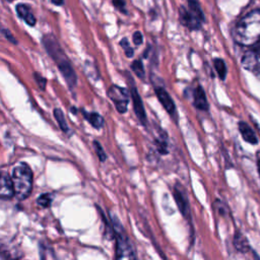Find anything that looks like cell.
I'll list each match as a JSON object with an SVG mask.
<instances>
[{
	"label": "cell",
	"mask_w": 260,
	"mask_h": 260,
	"mask_svg": "<svg viewBox=\"0 0 260 260\" xmlns=\"http://www.w3.org/2000/svg\"><path fill=\"white\" fill-rule=\"evenodd\" d=\"M234 39L245 47L260 42V9L252 10L239 20L234 29Z\"/></svg>",
	"instance_id": "obj_1"
},
{
	"label": "cell",
	"mask_w": 260,
	"mask_h": 260,
	"mask_svg": "<svg viewBox=\"0 0 260 260\" xmlns=\"http://www.w3.org/2000/svg\"><path fill=\"white\" fill-rule=\"evenodd\" d=\"M43 45L48 52V54L52 57V59L56 62L59 70L61 71L63 77L66 79L68 85L73 88L76 85L77 77L75 71L67 58L66 54L60 47L58 41L53 35H45L43 37Z\"/></svg>",
	"instance_id": "obj_2"
},
{
	"label": "cell",
	"mask_w": 260,
	"mask_h": 260,
	"mask_svg": "<svg viewBox=\"0 0 260 260\" xmlns=\"http://www.w3.org/2000/svg\"><path fill=\"white\" fill-rule=\"evenodd\" d=\"M12 184L14 196L19 200L27 198L32 189V172L25 162L18 164L12 172Z\"/></svg>",
	"instance_id": "obj_3"
},
{
	"label": "cell",
	"mask_w": 260,
	"mask_h": 260,
	"mask_svg": "<svg viewBox=\"0 0 260 260\" xmlns=\"http://www.w3.org/2000/svg\"><path fill=\"white\" fill-rule=\"evenodd\" d=\"M113 233L116 239V258L117 259H133L135 258V253L133 246L122 225L119 218L112 215Z\"/></svg>",
	"instance_id": "obj_4"
},
{
	"label": "cell",
	"mask_w": 260,
	"mask_h": 260,
	"mask_svg": "<svg viewBox=\"0 0 260 260\" xmlns=\"http://www.w3.org/2000/svg\"><path fill=\"white\" fill-rule=\"evenodd\" d=\"M108 96L115 104L116 109L119 113L124 114L127 111V105L129 103V92L126 88L112 85L108 89Z\"/></svg>",
	"instance_id": "obj_5"
},
{
	"label": "cell",
	"mask_w": 260,
	"mask_h": 260,
	"mask_svg": "<svg viewBox=\"0 0 260 260\" xmlns=\"http://www.w3.org/2000/svg\"><path fill=\"white\" fill-rule=\"evenodd\" d=\"M173 195H174V199H175L177 206H178L180 212L182 213V215L186 218V220L191 221V212H190L189 201H188V197H187V194H186V191L184 190V188L181 185L177 184L174 187Z\"/></svg>",
	"instance_id": "obj_6"
},
{
	"label": "cell",
	"mask_w": 260,
	"mask_h": 260,
	"mask_svg": "<svg viewBox=\"0 0 260 260\" xmlns=\"http://www.w3.org/2000/svg\"><path fill=\"white\" fill-rule=\"evenodd\" d=\"M242 65L245 69L253 72L260 79V54L256 51H248L242 58Z\"/></svg>",
	"instance_id": "obj_7"
},
{
	"label": "cell",
	"mask_w": 260,
	"mask_h": 260,
	"mask_svg": "<svg viewBox=\"0 0 260 260\" xmlns=\"http://www.w3.org/2000/svg\"><path fill=\"white\" fill-rule=\"evenodd\" d=\"M179 16H180L181 23L192 30L199 29L201 26V23L203 22L196 15H194L189 9L183 6H181L179 9Z\"/></svg>",
	"instance_id": "obj_8"
},
{
	"label": "cell",
	"mask_w": 260,
	"mask_h": 260,
	"mask_svg": "<svg viewBox=\"0 0 260 260\" xmlns=\"http://www.w3.org/2000/svg\"><path fill=\"white\" fill-rule=\"evenodd\" d=\"M130 95L132 98V102H133V110L135 112L136 117L138 118V120L140 121V123L142 125H146L147 122V118H146V114H145V110L143 107V103L142 100L137 91V88L135 87V85L131 86L130 89Z\"/></svg>",
	"instance_id": "obj_9"
},
{
	"label": "cell",
	"mask_w": 260,
	"mask_h": 260,
	"mask_svg": "<svg viewBox=\"0 0 260 260\" xmlns=\"http://www.w3.org/2000/svg\"><path fill=\"white\" fill-rule=\"evenodd\" d=\"M155 94L159 101V103L162 105L165 110L170 114V116L175 117L176 116V105L174 101L172 100L171 95L169 92L161 86H156L155 89Z\"/></svg>",
	"instance_id": "obj_10"
},
{
	"label": "cell",
	"mask_w": 260,
	"mask_h": 260,
	"mask_svg": "<svg viewBox=\"0 0 260 260\" xmlns=\"http://www.w3.org/2000/svg\"><path fill=\"white\" fill-rule=\"evenodd\" d=\"M13 196L14 190L11 177L5 172H0V199H9Z\"/></svg>",
	"instance_id": "obj_11"
},
{
	"label": "cell",
	"mask_w": 260,
	"mask_h": 260,
	"mask_svg": "<svg viewBox=\"0 0 260 260\" xmlns=\"http://www.w3.org/2000/svg\"><path fill=\"white\" fill-rule=\"evenodd\" d=\"M193 105L195 108L201 111L208 110V102L206 99V94L201 85H198L193 91Z\"/></svg>",
	"instance_id": "obj_12"
},
{
	"label": "cell",
	"mask_w": 260,
	"mask_h": 260,
	"mask_svg": "<svg viewBox=\"0 0 260 260\" xmlns=\"http://www.w3.org/2000/svg\"><path fill=\"white\" fill-rule=\"evenodd\" d=\"M15 10H16L17 15H18L23 21H25L26 24H28V25H30V26H34V25L36 24V21H37V20H36V17H35V15H34V13L31 12L30 8H29L27 5L22 4V3L17 4L16 7H15Z\"/></svg>",
	"instance_id": "obj_13"
},
{
	"label": "cell",
	"mask_w": 260,
	"mask_h": 260,
	"mask_svg": "<svg viewBox=\"0 0 260 260\" xmlns=\"http://www.w3.org/2000/svg\"><path fill=\"white\" fill-rule=\"evenodd\" d=\"M238 127H239L240 133H241V135H242V137L244 138L245 141H247L248 143L253 144V145L258 143L257 135L255 134L254 130L246 122H244V121L239 122Z\"/></svg>",
	"instance_id": "obj_14"
},
{
	"label": "cell",
	"mask_w": 260,
	"mask_h": 260,
	"mask_svg": "<svg viewBox=\"0 0 260 260\" xmlns=\"http://www.w3.org/2000/svg\"><path fill=\"white\" fill-rule=\"evenodd\" d=\"M83 112V116L84 118L90 123V125L92 127H94L95 129H100L104 126V118L98 114V113H87L85 111H82Z\"/></svg>",
	"instance_id": "obj_15"
},
{
	"label": "cell",
	"mask_w": 260,
	"mask_h": 260,
	"mask_svg": "<svg viewBox=\"0 0 260 260\" xmlns=\"http://www.w3.org/2000/svg\"><path fill=\"white\" fill-rule=\"evenodd\" d=\"M234 247L240 253H249V251H250V247L248 245V242L241 233L236 234V236L234 238Z\"/></svg>",
	"instance_id": "obj_16"
},
{
	"label": "cell",
	"mask_w": 260,
	"mask_h": 260,
	"mask_svg": "<svg viewBox=\"0 0 260 260\" xmlns=\"http://www.w3.org/2000/svg\"><path fill=\"white\" fill-rule=\"evenodd\" d=\"M213 66L219 76V78L221 80H224L225 79V76H226V72H228V69H226V65L224 63V61L220 58H215L213 60Z\"/></svg>",
	"instance_id": "obj_17"
},
{
	"label": "cell",
	"mask_w": 260,
	"mask_h": 260,
	"mask_svg": "<svg viewBox=\"0 0 260 260\" xmlns=\"http://www.w3.org/2000/svg\"><path fill=\"white\" fill-rule=\"evenodd\" d=\"M188 9L194 15H196L200 20L204 21V14H203L201 7H200L199 3L197 2V0H188Z\"/></svg>",
	"instance_id": "obj_18"
},
{
	"label": "cell",
	"mask_w": 260,
	"mask_h": 260,
	"mask_svg": "<svg viewBox=\"0 0 260 260\" xmlns=\"http://www.w3.org/2000/svg\"><path fill=\"white\" fill-rule=\"evenodd\" d=\"M54 116H55V119L57 120L60 128L62 129V131L64 132H67L69 130L68 126H67V123H66V119L64 117V114L63 112L60 110V109H55L54 110Z\"/></svg>",
	"instance_id": "obj_19"
},
{
	"label": "cell",
	"mask_w": 260,
	"mask_h": 260,
	"mask_svg": "<svg viewBox=\"0 0 260 260\" xmlns=\"http://www.w3.org/2000/svg\"><path fill=\"white\" fill-rule=\"evenodd\" d=\"M131 69L133 70V72L135 73V75L137 77H139L140 79L144 78V68H143V64L141 63L140 60L133 61L131 64Z\"/></svg>",
	"instance_id": "obj_20"
},
{
	"label": "cell",
	"mask_w": 260,
	"mask_h": 260,
	"mask_svg": "<svg viewBox=\"0 0 260 260\" xmlns=\"http://www.w3.org/2000/svg\"><path fill=\"white\" fill-rule=\"evenodd\" d=\"M52 200H53L52 195L49 194V193H45V194H42V195L38 198L37 202H38L39 205H41V206H43V207H48V206L51 205Z\"/></svg>",
	"instance_id": "obj_21"
},
{
	"label": "cell",
	"mask_w": 260,
	"mask_h": 260,
	"mask_svg": "<svg viewBox=\"0 0 260 260\" xmlns=\"http://www.w3.org/2000/svg\"><path fill=\"white\" fill-rule=\"evenodd\" d=\"M93 147H94L95 153L98 154L100 160H101V161H105V160L107 159V154H106L104 148L102 147V145L100 144V142L96 141V140H94V141H93Z\"/></svg>",
	"instance_id": "obj_22"
},
{
	"label": "cell",
	"mask_w": 260,
	"mask_h": 260,
	"mask_svg": "<svg viewBox=\"0 0 260 260\" xmlns=\"http://www.w3.org/2000/svg\"><path fill=\"white\" fill-rule=\"evenodd\" d=\"M35 79L37 80V83H38V85L40 86V88H42V89H44L45 87H46V78L45 77H43L42 75H40L39 73H35Z\"/></svg>",
	"instance_id": "obj_23"
},
{
	"label": "cell",
	"mask_w": 260,
	"mask_h": 260,
	"mask_svg": "<svg viewBox=\"0 0 260 260\" xmlns=\"http://www.w3.org/2000/svg\"><path fill=\"white\" fill-rule=\"evenodd\" d=\"M113 5L119 9L120 11H122L123 13H127L126 9H125V1L124 0H113Z\"/></svg>",
	"instance_id": "obj_24"
},
{
	"label": "cell",
	"mask_w": 260,
	"mask_h": 260,
	"mask_svg": "<svg viewBox=\"0 0 260 260\" xmlns=\"http://www.w3.org/2000/svg\"><path fill=\"white\" fill-rule=\"evenodd\" d=\"M142 41H143V37L141 35L140 31H135L133 34V43L136 45V46H139L142 44Z\"/></svg>",
	"instance_id": "obj_25"
},
{
	"label": "cell",
	"mask_w": 260,
	"mask_h": 260,
	"mask_svg": "<svg viewBox=\"0 0 260 260\" xmlns=\"http://www.w3.org/2000/svg\"><path fill=\"white\" fill-rule=\"evenodd\" d=\"M1 30H2V32L4 34V36L8 39V41H10V42L13 43V44H16V43H17V41L13 38V36L11 35V32H10L8 29H3V28H2Z\"/></svg>",
	"instance_id": "obj_26"
},
{
	"label": "cell",
	"mask_w": 260,
	"mask_h": 260,
	"mask_svg": "<svg viewBox=\"0 0 260 260\" xmlns=\"http://www.w3.org/2000/svg\"><path fill=\"white\" fill-rule=\"evenodd\" d=\"M51 2H52L54 5L61 6V5L64 3V0H51Z\"/></svg>",
	"instance_id": "obj_27"
},
{
	"label": "cell",
	"mask_w": 260,
	"mask_h": 260,
	"mask_svg": "<svg viewBox=\"0 0 260 260\" xmlns=\"http://www.w3.org/2000/svg\"><path fill=\"white\" fill-rule=\"evenodd\" d=\"M257 168H258V173L260 175V152L257 154Z\"/></svg>",
	"instance_id": "obj_28"
},
{
	"label": "cell",
	"mask_w": 260,
	"mask_h": 260,
	"mask_svg": "<svg viewBox=\"0 0 260 260\" xmlns=\"http://www.w3.org/2000/svg\"><path fill=\"white\" fill-rule=\"evenodd\" d=\"M256 51H257V52H258V53H259V54H260V42H259V43H258V47H257V49H256Z\"/></svg>",
	"instance_id": "obj_29"
}]
</instances>
